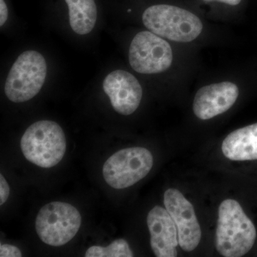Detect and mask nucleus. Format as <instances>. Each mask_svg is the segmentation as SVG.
<instances>
[{"label": "nucleus", "mask_w": 257, "mask_h": 257, "mask_svg": "<svg viewBox=\"0 0 257 257\" xmlns=\"http://www.w3.org/2000/svg\"><path fill=\"white\" fill-rule=\"evenodd\" d=\"M20 146L29 162L42 168H51L63 158L67 142L60 125L55 121L42 120L29 126Z\"/></svg>", "instance_id": "2"}, {"label": "nucleus", "mask_w": 257, "mask_h": 257, "mask_svg": "<svg viewBox=\"0 0 257 257\" xmlns=\"http://www.w3.org/2000/svg\"><path fill=\"white\" fill-rule=\"evenodd\" d=\"M152 251L157 257H176L179 243L178 231L175 221L167 209L156 206L147 218Z\"/></svg>", "instance_id": "11"}, {"label": "nucleus", "mask_w": 257, "mask_h": 257, "mask_svg": "<svg viewBox=\"0 0 257 257\" xmlns=\"http://www.w3.org/2000/svg\"><path fill=\"white\" fill-rule=\"evenodd\" d=\"M164 204L177 226L181 248L187 252L195 249L200 242L202 230L192 204L175 189L166 191Z\"/></svg>", "instance_id": "8"}, {"label": "nucleus", "mask_w": 257, "mask_h": 257, "mask_svg": "<svg viewBox=\"0 0 257 257\" xmlns=\"http://www.w3.org/2000/svg\"><path fill=\"white\" fill-rule=\"evenodd\" d=\"M205 3H211V2H219V3H224V4L231 5V6H236L240 4L241 0H203Z\"/></svg>", "instance_id": "18"}, {"label": "nucleus", "mask_w": 257, "mask_h": 257, "mask_svg": "<svg viewBox=\"0 0 257 257\" xmlns=\"http://www.w3.org/2000/svg\"><path fill=\"white\" fill-rule=\"evenodd\" d=\"M153 156L147 149H124L106 161L103 166V177L112 188H127L148 175L153 167Z\"/></svg>", "instance_id": "6"}, {"label": "nucleus", "mask_w": 257, "mask_h": 257, "mask_svg": "<svg viewBox=\"0 0 257 257\" xmlns=\"http://www.w3.org/2000/svg\"><path fill=\"white\" fill-rule=\"evenodd\" d=\"M103 89L116 112L127 116L138 109L143 97V88L136 77L124 70H115L103 82Z\"/></svg>", "instance_id": "9"}, {"label": "nucleus", "mask_w": 257, "mask_h": 257, "mask_svg": "<svg viewBox=\"0 0 257 257\" xmlns=\"http://www.w3.org/2000/svg\"><path fill=\"white\" fill-rule=\"evenodd\" d=\"M8 18V9L4 0H0V26H3Z\"/></svg>", "instance_id": "17"}, {"label": "nucleus", "mask_w": 257, "mask_h": 257, "mask_svg": "<svg viewBox=\"0 0 257 257\" xmlns=\"http://www.w3.org/2000/svg\"><path fill=\"white\" fill-rule=\"evenodd\" d=\"M133 252L125 239L114 240L106 247L93 246L85 253L86 257H133Z\"/></svg>", "instance_id": "14"}, {"label": "nucleus", "mask_w": 257, "mask_h": 257, "mask_svg": "<svg viewBox=\"0 0 257 257\" xmlns=\"http://www.w3.org/2000/svg\"><path fill=\"white\" fill-rule=\"evenodd\" d=\"M47 66L43 56L33 50L19 56L7 77L5 92L15 103L30 100L40 92L47 77Z\"/></svg>", "instance_id": "4"}, {"label": "nucleus", "mask_w": 257, "mask_h": 257, "mask_svg": "<svg viewBox=\"0 0 257 257\" xmlns=\"http://www.w3.org/2000/svg\"><path fill=\"white\" fill-rule=\"evenodd\" d=\"M221 150L230 160H257V123L230 133L223 142Z\"/></svg>", "instance_id": "12"}, {"label": "nucleus", "mask_w": 257, "mask_h": 257, "mask_svg": "<svg viewBox=\"0 0 257 257\" xmlns=\"http://www.w3.org/2000/svg\"><path fill=\"white\" fill-rule=\"evenodd\" d=\"M256 231L251 219L243 212L239 203L226 199L219 208L215 246L225 257H240L253 247Z\"/></svg>", "instance_id": "1"}, {"label": "nucleus", "mask_w": 257, "mask_h": 257, "mask_svg": "<svg viewBox=\"0 0 257 257\" xmlns=\"http://www.w3.org/2000/svg\"><path fill=\"white\" fill-rule=\"evenodd\" d=\"M128 60L140 74H159L170 68L173 53L170 44L153 32H139L130 45Z\"/></svg>", "instance_id": "7"}, {"label": "nucleus", "mask_w": 257, "mask_h": 257, "mask_svg": "<svg viewBox=\"0 0 257 257\" xmlns=\"http://www.w3.org/2000/svg\"><path fill=\"white\" fill-rule=\"evenodd\" d=\"M22 252L16 246L10 244H1L0 246V256L21 257Z\"/></svg>", "instance_id": "15"}, {"label": "nucleus", "mask_w": 257, "mask_h": 257, "mask_svg": "<svg viewBox=\"0 0 257 257\" xmlns=\"http://www.w3.org/2000/svg\"><path fill=\"white\" fill-rule=\"evenodd\" d=\"M82 223L79 211L66 202L49 203L39 211L35 227L44 243L60 246L73 239Z\"/></svg>", "instance_id": "5"}, {"label": "nucleus", "mask_w": 257, "mask_h": 257, "mask_svg": "<svg viewBox=\"0 0 257 257\" xmlns=\"http://www.w3.org/2000/svg\"><path fill=\"white\" fill-rule=\"evenodd\" d=\"M69 8V23L76 33L87 35L92 32L97 18L94 0H65Z\"/></svg>", "instance_id": "13"}, {"label": "nucleus", "mask_w": 257, "mask_h": 257, "mask_svg": "<svg viewBox=\"0 0 257 257\" xmlns=\"http://www.w3.org/2000/svg\"><path fill=\"white\" fill-rule=\"evenodd\" d=\"M239 96V88L234 83L224 82L203 87L198 90L193 103V111L199 119H212L229 110Z\"/></svg>", "instance_id": "10"}, {"label": "nucleus", "mask_w": 257, "mask_h": 257, "mask_svg": "<svg viewBox=\"0 0 257 257\" xmlns=\"http://www.w3.org/2000/svg\"><path fill=\"white\" fill-rule=\"evenodd\" d=\"M143 22L150 32L171 41L190 42L202 33L203 24L188 10L169 5H157L144 12Z\"/></svg>", "instance_id": "3"}, {"label": "nucleus", "mask_w": 257, "mask_h": 257, "mask_svg": "<svg viewBox=\"0 0 257 257\" xmlns=\"http://www.w3.org/2000/svg\"><path fill=\"white\" fill-rule=\"evenodd\" d=\"M10 195V187L3 175H0V204L3 205Z\"/></svg>", "instance_id": "16"}]
</instances>
